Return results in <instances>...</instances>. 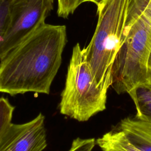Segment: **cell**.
<instances>
[{
    "mask_svg": "<svg viewBox=\"0 0 151 151\" xmlns=\"http://www.w3.org/2000/svg\"><path fill=\"white\" fill-rule=\"evenodd\" d=\"M129 0H102L98 5V20L89 44L82 48L97 85L107 92L113 84V67L124 39Z\"/></svg>",
    "mask_w": 151,
    "mask_h": 151,
    "instance_id": "7a4b0ae2",
    "label": "cell"
},
{
    "mask_svg": "<svg viewBox=\"0 0 151 151\" xmlns=\"http://www.w3.org/2000/svg\"><path fill=\"white\" fill-rule=\"evenodd\" d=\"M148 11L149 13H150V15H151V10H149V11Z\"/></svg>",
    "mask_w": 151,
    "mask_h": 151,
    "instance_id": "e0dca14e",
    "label": "cell"
},
{
    "mask_svg": "<svg viewBox=\"0 0 151 151\" xmlns=\"http://www.w3.org/2000/svg\"><path fill=\"white\" fill-rule=\"evenodd\" d=\"M84 2V0H57V14L60 17L67 18Z\"/></svg>",
    "mask_w": 151,
    "mask_h": 151,
    "instance_id": "7c38bea8",
    "label": "cell"
},
{
    "mask_svg": "<svg viewBox=\"0 0 151 151\" xmlns=\"http://www.w3.org/2000/svg\"><path fill=\"white\" fill-rule=\"evenodd\" d=\"M67 43L66 27L45 24L0 61V92L49 94Z\"/></svg>",
    "mask_w": 151,
    "mask_h": 151,
    "instance_id": "6da1fadb",
    "label": "cell"
},
{
    "mask_svg": "<svg viewBox=\"0 0 151 151\" xmlns=\"http://www.w3.org/2000/svg\"><path fill=\"white\" fill-rule=\"evenodd\" d=\"M85 2H90L95 4L96 5H98L102 0H84Z\"/></svg>",
    "mask_w": 151,
    "mask_h": 151,
    "instance_id": "2e32d148",
    "label": "cell"
},
{
    "mask_svg": "<svg viewBox=\"0 0 151 151\" xmlns=\"http://www.w3.org/2000/svg\"><path fill=\"white\" fill-rule=\"evenodd\" d=\"M120 129L139 149L151 151V122L127 117L122 120Z\"/></svg>",
    "mask_w": 151,
    "mask_h": 151,
    "instance_id": "52a82bcc",
    "label": "cell"
},
{
    "mask_svg": "<svg viewBox=\"0 0 151 151\" xmlns=\"http://www.w3.org/2000/svg\"><path fill=\"white\" fill-rule=\"evenodd\" d=\"M94 139L76 138L73 142L68 151H91L95 146Z\"/></svg>",
    "mask_w": 151,
    "mask_h": 151,
    "instance_id": "5bb4252c",
    "label": "cell"
},
{
    "mask_svg": "<svg viewBox=\"0 0 151 151\" xmlns=\"http://www.w3.org/2000/svg\"><path fill=\"white\" fill-rule=\"evenodd\" d=\"M9 8L10 0H0V41L8 24Z\"/></svg>",
    "mask_w": 151,
    "mask_h": 151,
    "instance_id": "4fadbf2b",
    "label": "cell"
},
{
    "mask_svg": "<svg viewBox=\"0 0 151 151\" xmlns=\"http://www.w3.org/2000/svg\"><path fill=\"white\" fill-rule=\"evenodd\" d=\"M42 113L22 124L11 123L0 143V151H42L47 145Z\"/></svg>",
    "mask_w": 151,
    "mask_h": 151,
    "instance_id": "8992f818",
    "label": "cell"
},
{
    "mask_svg": "<svg viewBox=\"0 0 151 151\" xmlns=\"http://www.w3.org/2000/svg\"><path fill=\"white\" fill-rule=\"evenodd\" d=\"M147 82L151 84V54H150L149 61V75H148Z\"/></svg>",
    "mask_w": 151,
    "mask_h": 151,
    "instance_id": "9a60e30c",
    "label": "cell"
},
{
    "mask_svg": "<svg viewBox=\"0 0 151 151\" xmlns=\"http://www.w3.org/2000/svg\"><path fill=\"white\" fill-rule=\"evenodd\" d=\"M106 99L107 91L96 83L83 50L77 43L73 48L65 87L61 94L60 113L85 122L106 109Z\"/></svg>",
    "mask_w": 151,
    "mask_h": 151,
    "instance_id": "3957f363",
    "label": "cell"
},
{
    "mask_svg": "<svg viewBox=\"0 0 151 151\" xmlns=\"http://www.w3.org/2000/svg\"><path fill=\"white\" fill-rule=\"evenodd\" d=\"M150 54H151V53H150Z\"/></svg>",
    "mask_w": 151,
    "mask_h": 151,
    "instance_id": "ac0fdd59",
    "label": "cell"
},
{
    "mask_svg": "<svg viewBox=\"0 0 151 151\" xmlns=\"http://www.w3.org/2000/svg\"><path fill=\"white\" fill-rule=\"evenodd\" d=\"M151 53V15L143 12L126 32L115 58L113 83L117 93L128 94L147 81Z\"/></svg>",
    "mask_w": 151,
    "mask_h": 151,
    "instance_id": "277c9868",
    "label": "cell"
},
{
    "mask_svg": "<svg viewBox=\"0 0 151 151\" xmlns=\"http://www.w3.org/2000/svg\"><path fill=\"white\" fill-rule=\"evenodd\" d=\"M103 151H142L133 144L121 130L110 131L96 140Z\"/></svg>",
    "mask_w": 151,
    "mask_h": 151,
    "instance_id": "9c48e42d",
    "label": "cell"
},
{
    "mask_svg": "<svg viewBox=\"0 0 151 151\" xmlns=\"http://www.w3.org/2000/svg\"><path fill=\"white\" fill-rule=\"evenodd\" d=\"M149 10H151V0H129L124 35L137 19Z\"/></svg>",
    "mask_w": 151,
    "mask_h": 151,
    "instance_id": "30bf717a",
    "label": "cell"
},
{
    "mask_svg": "<svg viewBox=\"0 0 151 151\" xmlns=\"http://www.w3.org/2000/svg\"><path fill=\"white\" fill-rule=\"evenodd\" d=\"M53 4L54 0H10L9 21L0 41V61L45 24Z\"/></svg>",
    "mask_w": 151,
    "mask_h": 151,
    "instance_id": "5b68a950",
    "label": "cell"
},
{
    "mask_svg": "<svg viewBox=\"0 0 151 151\" xmlns=\"http://www.w3.org/2000/svg\"><path fill=\"white\" fill-rule=\"evenodd\" d=\"M129 94L133 100L136 109L137 119L151 122V84L146 82L142 84Z\"/></svg>",
    "mask_w": 151,
    "mask_h": 151,
    "instance_id": "ba28073f",
    "label": "cell"
},
{
    "mask_svg": "<svg viewBox=\"0 0 151 151\" xmlns=\"http://www.w3.org/2000/svg\"><path fill=\"white\" fill-rule=\"evenodd\" d=\"M14 109L7 98H0V143L12 123Z\"/></svg>",
    "mask_w": 151,
    "mask_h": 151,
    "instance_id": "8fae6325",
    "label": "cell"
}]
</instances>
